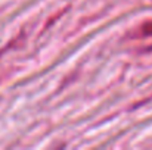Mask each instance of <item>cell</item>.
Returning <instances> with one entry per match:
<instances>
[{
	"instance_id": "6da1fadb",
	"label": "cell",
	"mask_w": 152,
	"mask_h": 150,
	"mask_svg": "<svg viewBox=\"0 0 152 150\" xmlns=\"http://www.w3.org/2000/svg\"><path fill=\"white\" fill-rule=\"evenodd\" d=\"M140 36H152V22H146L140 28Z\"/></svg>"
}]
</instances>
